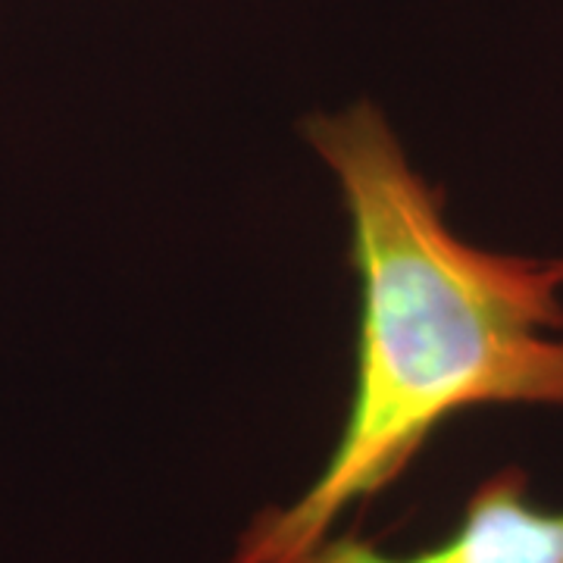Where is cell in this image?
<instances>
[{
  "instance_id": "2",
  "label": "cell",
  "mask_w": 563,
  "mask_h": 563,
  "mask_svg": "<svg viewBox=\"0 0 563 563\" xmlns=\"http://www.w3.org/2000/svg\"><path fill=\"white\" fill-rule=\"evenodd\" d=\"M301 563H563V510L532 501L523 466H504L473 488L442 542L385 554L357 536H329Z\"/></svg>"
},
{
  "instance_id": "1",
  "label": "cell",
  "mask_w": 563,
  "mask_h": 563,
  "mask_svg": "<svg viewBox=\"0 0 563 563\" xmlns=\"http://www.w3.org/2000/svg\"><path fill=\"white\" fill-rule=\"evenodd\" d=\"M301 132L339 181L351 229L354 388L320 476L301 498L257 514L232 563H301L463 410L563 404V285L551 263L463 242L376 103L313 113Z\"/></svg>"
},
{
  "instance_id": "3",
  "label": "cell",
  "mask_w": 563,
  "mask_h": 563,
  "mask_svg": "<svg viewBox=\"0 0 563 563\" xmlns=\"http://www.w3.org/2000/svg\"><path fill=\"white\" fill-rule=\"evenodd\" d=\"M551 273H554V279L563 285V261H551Z\"/></svg>"
}]
</instances>
